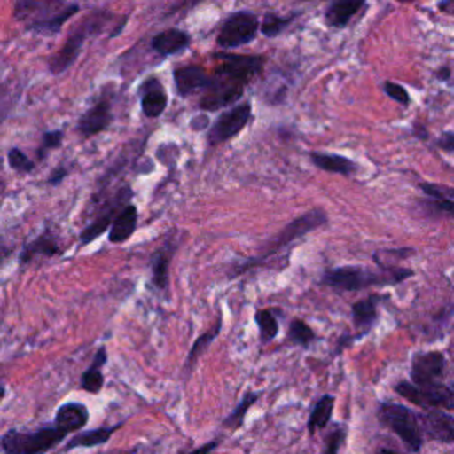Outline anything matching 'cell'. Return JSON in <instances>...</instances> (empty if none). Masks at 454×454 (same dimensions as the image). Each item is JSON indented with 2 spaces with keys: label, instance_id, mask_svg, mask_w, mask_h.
<instances>
[{
  "label": "cell",
  "instance_id": "36",
  "mask_svg": "<svg viewBox=\"0 0 454 454\" xmlns=\"http://www.w3.org/2000/svg\"><path fill=\"white\" fill-rule=\"evenodd\" d=\"M420 190L431 199H450L454 200V188L436 183H420Z\"/></svg>",
  "mask_w": 454,
  "mask_h": 454
},
{
  "label": "cell",
  "instance_id": "17",
  "mask_svg": "<svg viewBox=\"0 0 454 454\" xmlns=\"http://www.w3.org/2000/svg\"><path fill=\"white\" fill-rule=\"evenodd\" d=\"M124 426V422H119V424H114V426H99V427H94V429H85V431H78L76 434L71 436V440L66 442L64 445V452L67 450H73V449H89V447H96V445H103L106 443L112 434L115 431H119L121 427Z\"/></svg>",
  "mask_w": 454,
  "mask_h": 454
},
{
  "label": "cell",
  "instance_id": "21",
  "mask_svg": "<svg viewBox=\"0 0 454 454\" xmlns=\"http://www.w3.org/2000/svg\"><path fill=\"white\" fill-rule=\"evenodd\" d=\"M190 35L179 28H168L160 34H156L151 41V46L160 55H174L188 48Z\"/></svg>",
  "mask_w": 454,
  "mask_h": 454
},
{
  "label": "cell",
  "instance_id": "44",
  "mask_svg": "<svg viewBox=\"0 0 454 454\" xmlns=\"http://www.w3.org/2000/svg\"><path fill=\"white\" fill-rule=\"evenodd\" d=\"M434 76L438 78V80H449V76H450V69L447 67V66H442L440 69H436V73H434Z\"/></svg>",
  "mask_w": 454,
  "mask_h": 454
},
{
  "label": "cell",
  "instance_id": "2",
  "mask_svg": "<svg viewBox=\"0 0 454 454\" xmlns=\"http://www.w3.org/2000/svg\"><path fill=\"white\" fill-rule=\"evenodd\" d=\"M410 277H413V271L408 268L371 271L364 266H339L326 270L321 277V284L337 291H360L372 286H395Z\"/></svg>",
  "mask_w": 454,
  "mask_h": 454
},
{
  "label": "cell",
  "instance_id": "23",
  "mask_svg": "<svg viewBox=\"0 0 454 454\" xmlns=\"http://www.w3.org/2000/svg\"><path fill=\"white\" fill-rule=\"evenodd\" d=\"M310 161L321 168V170H326V172H332V174H340V176H353L356 174L358 170V165L346 158V156H340V154H326V153H310Z\"/></svg>",
  "mask_w": 454,
  "mask_h": 454
},
{
  "label": "cell",
  "instance_id": "19",
  "mask_svg": "<svg viewBox=\"0 0 454 454\" xmlns=\"http://www.w3.org/2000/svg\"><path fill=\"white\" fill-rule=\"evenodd\" d=\"M364 5L365 0H332L325 11V23L333 28H342Z\"/></svg>",
  "mask_w": 454,
  "mask_h": 454
},
{
  "label": "cell",
  "instance_id": "34",
  "mask_svg": "<svg viewBox=\"0 0 454 454\" xmlns=\"http://www.w3.org/2000/svg\"><path fill=\"white\" fill-rule=\"evenodd\" d=\"M293 21V16H277V14H266L262 18V23L259 25L261 32L266 35V37H275L278 35L287 25H291Z\"/></svg>",
  "mask_w": 454,
  "mask_h": 454
},
{
  "label": "cell",
  "instance_id": "14",
  "mask_svg": "<svg viewBox=\"0 0 454 454\" xmlns=\"http://www.w3.org/2000/svg\"><path fill=\"white\" fill-rule=\"evenodd\" d=\"M381 300H383V296H380V294H369L367 298L358 300L351 305V317H353L355 328L358 330V333H356L358 339L367 335L374 328L378 316H380L378 307H380Z\"/></svg>",
  "mask_w": 454,
  "mask_h": 454
},
{
  "label": "cell",
  "instance_id": "9",
  "mask_svg": "<svg viewBox=\"0 0 454 454\" xmlns=\"http://www.w3.org/2000/svg\"><path fill=\"white\" fill-rule=\"evenodd\" d=\"M259 30V18L250 11H238L225 18L220 27L216 44L222 50L239 48L250 41H254Z\"/></svg>",
  "mask_w": 454,
  "mask_h": 454
},
{
  "label": "cell",
  "instance_id": "15",
  "mask_svg": "<svg viewBox=\"0 0 454 454\" xmlns=\"http://www.w3.org/2000/svg\"><path fill=\"white\" fill-rule=\"evenodd\" d=\"M174 82H176V89L181 96H190L197 90H206L211 78L207 76V73L202 66L188 64V66H181L174 71Z\"/></svg>",
  "mask_w": 454,
  "mask_h": 454
},
{
  "label": "cell",
  "instance_id": "30",
  "mask_svg": "<svg viewBox=\"0 0 454 454\" xmlns=\"http://www.w3.org/2000/svg\"><path fill=\"white\" fill-rule=\"evenodd\" d=\"M277 310L273 309H257L254 314V321L259 330V339L261 342H270L277 337L278 333V319H277Z\"/></svg>",
  "mask_w": 454,
  "mask_h": 454
},
{
  "label": "cell",
  "instance_id": "48",
  "mask_svg": "<svg viewBox=\"0 0 454 454\" xmlns=\"http://www.w3.org/2000/svg\"><path fill=\"white\" fill-rule=\"evenodd\" d=\"M5 395V385H4V381L0 380V399Z\"/></svg>",
  "mask_w": 454,
  "mask_h": 454
},
{
  "label": "cell",
  "instance_id": "13",
  "mask_svg": "<svg viewBox=\"0 0 454 454\" xmlns=\"http://www.w3.org/2000/svg\"><path fill=\"white\" fill-rule=\"evenodd\" d=\"M417 420L422 436L454 445V415L440 410H424L417 413Z\"/></svg>",
  "mask_w": 454,
  "mask_h": 454
},
{
  "label": "cell",
  "instance_id": "26",
  "mask_svg": "<svg viewBox=\"0 0 454 454\" xmlns=\"http://www.w3.org/2000/svg\"><path fill=\"white\" fill-rule=\"evenodd\" d=\"M174 254V247L165 243L151 257V278L156 289L165 291L168 287V266Z\"/></svg>",
  "mask_w": 454,
  "mask_h": 454
},
{
  "label": "cell",
  "instance_id": "33",
  "mask_svg": "<svg viewBox=\"0 0 454 454\" xmlns=\"http://www.w3.org/2000/svg\"><path fill=\"white\" fill-rule=\"evenodd\" d=\"M420 206L426 209L429 216H449L454 220V200L450 199H431L420 202Z\"/></svg>",
  "mask_w": 454,
  "mask_h": 454
},
{
  "label": "cell",
  "instance_id": "27",
  "mask_svg": "<svg viewBox=\"0 0 454 454\" xmlns=\"http://www.w3.org/2000/svg\"><path fill=\"white\" fill-rule=\"evenodd\" d=\"M333 406H335V399L330 394H323L316 404L312 406V411L309 415L307 420V431L312 436L317 429H323L330 424L332 420V413H333Z\"/></svg>",
  "mask_w": 454,
  "mask_h": 454
},
{
  "label": "cell",
  "instance_id": "29",
  "mask_svg": "<svg viewBox=\"0 0 454 454\" xmlns=\"http://www.w3.org/2000/svg\"><path fill=\"white\" fill-rule=\"evenodd\" d=\"M55 254H60V247L59 243L50 238L48 234H43L39 236L37 239H34L32 243H28L21 254H20V262L25 264V262H30L34 257L37 255H44V257H50V255H55Z\"/></svg>",
  "mask_w": 454,
  "mask_h": 454
},
{
  "label": "cell",
  "instance_id": "43",
  "mask_svg": "<svg viewBox=\"0 0 454 454\" xmlns=\"http://www.w3.org/2000/svg\"><path fill=\"white\" fill-rule=\"evenodd\" d=\"M197 2H200V0H181L179 4H176V5L170 9V12H177V11L190 9V7H193Z\"/></svg>",
  "mask_w": 454,
  "mask_h": 454
},
{
  "label": "cell",
  "instance_id": "37",
  "mask_svg": "<svg viewBox=\"0 0 454 454\" xmlns=\"http://www.w3.org/2000/svg\"><path fill=\"white\" fill-rule=\"evenodd\" d=\"M383 90H385V94H387L390 99H394L395 103H399V105H403V106L410 105V94H408V90H406L403 85H399V83L388 80V82L383 83Z\"/></svg>",
  "mask_w": 454,
  "mask_h": 454
},
{
  "label": "cell",
  "instance_id": "4",
  "mask_svg": "<svg viewBox=\"0 0 454 454\" xmlns=\"http://www.w3.org/2000/svg\"><path fill=\"white\" fill-rule=\"evenodd\" d=\"M67 434L53 422L34 431L9 429L0 438V449L5 454H46L55 449Z\"/></svg>",
  "mask_w": 454,
  "mask_h": 454
},
{
  "label": "cell",
  "instance_id": "6",
  "mask_svg": "<svg viewBox=\"0 0 454 454\" xmlns=\"http://www.w3.org/2000/svg\"><path fill=\"white\" fill-rule=\"evenodd\" d=\"M110 14L106 12H92L89 14V18L80 23L73 34L67 37V41L64 43V46L60 48L59 53H55L51 59H50V71L53 74H59L62 71H66L74 60L76 57L80 55L82 51V46H83V41L89 37V35H94V34H99L105 30V27L110 23Z\"/></svg>",
  "mask_w": 454,
  "mask_h": 454
},
{
  "label": "cell",
  "instance_id": "18",
  "mask_svg": "<svg viewBox=\"0 0 454 454\" xmlns=\"http://www.w3.org/2000/svg\"><path fill=\"white\" fill-rule=\"evenodd\" d=\"M112 122V108L108 101L96 103L90 110H87L78 121V131L85 137L96 135L103 131Z\"/></svg>",
  "mask_w": 454,
  "mask_h": 454
},
{
  "label": "cell",
  "instance_id": "47",
  "mask_svg": "<svg viewBox=\"0 0 454 454\" xmlns=\"http://www.w3.org/2000/svg\"><path fill=\"white\" fill-rule=\"evenodd\" d=\"M374 454H397V452H394V450H390V449H380V450H376Z\"/></svg>",
  "mask_w": 454,
  "mask_h": 454
},
{
  "label": "cell",
  "instance_id": "22",
  "mask_svg": "<svg viewBox=\"0 0 454 454\" xmlns=\"http://www.w3.org/2000/svg\"><path fill=\"white\" fill-rule=\"evenodd\" d=\"M167 106V92L156 78H151L142 87V112L147 117H158Z\"/></svg>",
  "mask_w": 454,
  "mask_h": 454
},
{
  "label": "cell",
  "instance_id": "3",
  "mask_svg": "<svg viewBox=\"0 0 454 454\" xmlns=\"http://www.w3.org/2000/svg\"><path fill=\"white\" fill-rule=\"evenodd\" d=\"M326 220H328V218H326L325 209H321V207H312V209H309L307 213H303V215L296 216L294 220H291L280 232H277V236H273V238L262 247V250H261L255 257H250V259H247L245 262H241L239 266L232 268V271H231L229 275H231V277H238V275L248 271L250 268H254V266H257V264H262V261H266L268 257L278 254L282 248H286V247L291 245L293 241H296V239H300L301 236L309 234L310 231H314V229L325 225Z\"/></svg>",
  "mask_w": 454,
  "mask_h": 454
},
{
  "label": "cell",
  "instance_id": "40",
  "mask_svg": "<svg viewBox=\"0 0 454 454\" xmlns=\"http://www.w3.org/2000/svg\"><path fill=\"white\" fill-rule=\"evenodd\" d=\"M436 145H438L442 151L452 153V151H454V131H445V133H442V135L436 138Z\"/></svg>",
  "mask_w": 454,
  "mask_h": 454
},
{
  "label": "cell",
  "instance_id": "28",
  "mask_svg": "<svg viewBox=\"0 0 454 454\" xmlns=\"http://www.w3.org/2000/svg\"><path fill=\"white\" fill-rule=\"evenodd\" d=\"M261 390H248L243 394V397L239 399V403L232 408V411L222 420V426L227 429H239L245 422V417L248 413V410L259 401L261 397Z\"/></svg>",
  "mask_w": 454,
  "mask_h": 454
},
{
  "label": "cell",
  "instance_id": "45",
  "mask_svg": "<svg viewBox=\"0 0 454 454\" xmlns=\"http://www.w3.org/2000/svg\"><path fill=\"white\" fill-rule=\"evenodd\" d=\"M413 133H415V137H419V138H427V131L424 129L422 124H415V126H413Z\"/></svg>",
  "mask_w": 454,
  "mask_h": 454
},
{
  "label": "cell",
  "instance_id": "41",
  "mask_svg": "<svg viewBox=\"0 0 454 454\" xmlns=\"http://www.w3.org/2000/svg\"><path fill=\"white\" fill-rule=\"evenodd\" d=\"M62 140V133L60 131H50L44 135L43 138V147L44 149H51V147H57Z\"/></svg>",
  "mask_w": 454,
  "mask_h": 454
},
{
  "label": "cell",
  "instance_id": "8",
  "mask_svg": "<svg viewBox=\"0 0 454 454\" xmlns=\"http://www.w3.org/2000/svg\"><path fill=\"white\" fill-rule=\"evenodd\" d=\"M216 59L218 66L215 69V74L241 83L243 87L261 74L266 62V57L262 55H243L231 51H220L216 53Z\"/></svg>",
  "mask_w": 454,
  "mask_h": 454
},
{
  "label": "cell",
  "instance_id": "24",
  "mask_svg": "<svg viewBox=\"0 0 454 454\" xmlns=\"http://www.w3.org/2000/svg\"><path fill=\"white\" fill-rule=\"evenodd\" d=\"M137 220H138V213L137 207L131 204H126L117 215L115 220L110 227V234L108 239L112 243H122L126 241L137 229Z\"/></svg>",
  "mask_w": 454,
  "mask_h": 454
},
{
  "label": "cell",
  "instance_id": "1",
  "mask_svg": "<svg viewBox=\"0 0 454 454\" xmlns=\"http://www.w3.org/2000/svg\"><path fill=\"white\" fill-rule=\"evenodd\" d=\"M80 11L69 0H14L12 16L27 30L44 35L59 34L62 25Z\"/></svg>",
  "mask_w": 454,
  "mask_h": 454
},
{
  "label": "cell",
  "instance_id": "39",
  "mask_svg": "<svg viewBox=\"0 0 454 454\" xmlns=\"http://www.w3.org/2000/svg\"><path fill=\"white\" fill-rule=\"evenodd\" d=\"M220 443H222L220 438H213V440L207 442V443H202V445H199V447H195V449H192V450L179 452V454H211Z\"/></svg>",
  "mask_w": 454,
  "mask_h": 454
},
{
  "label": "cell",
  "instance_id": "46",
  "mask_svg": "<svg viewBox=\"0 0 454 454\" xmlns=\"http://www.w3.org/2000/svg\"><path fill=\"white\" fill-rule=\"evenodd\" d=\"M137 452H138V445L129 450H115V452H103V454H137Z\"/></svg>",
  "mask_w": 454,
  "mask_h": 454
},
{
  "label": "cell",
  "instance_id": "11",
  "mask_svg": "<svg viewBox=\"0 0 454 454\" xmlns=\"http://www.w3.org/2000/svg\"><path fill=\"white\" fill-rule=\"evenodd\" d=\"M447 367V358L442 351H420L411 356L410 378L417 387L431 385L440 381Z\"/></svg>",
  "mask_w": 454,
  "mask_h": 454
},
{
  "label": "cell",
  "instance_id": "7",
  "mask_svg": "<svg viewBox=\"0 0 454 454\" xmlns=\"http://www.w3.org/2000/svg\"><path fill=\"white\" fill-rule=\"evenodd\" d=\"M394 392L424 410H454V388L440 381L417 387L411 381H397Z\"/></svg>",
  "mask_w": 454,
  "mask_h": 454
},
{
  "label": "cell",
  "instance_id": "32",
  "mask_svg": "<svg viewBox=\"0 0 454 454\" xmlns=\"http://www.w3.org/2000/svg\"><path fill=\"white\" fill-rule=\"evenodd\" d=\"M115 211H117V204L114 202V204H112L105 213H101L89 227L83 229V232H82V236H80V243H82V245H87V243H90L92 239H96L99 234H103V232L106 231L108 223L114 220Z\"/></svg>",
  "mask_w": 454,
  "mask_h": 454
},
{
  "label": "cell",
  "instance_id": "38",
  "mask_svg": "<svg viewBox=\"0 0 454 454\" xmlns=\"http://www.w3.org/2000/svg\"><path fill=\"white\" fill-rule=\"evenodd\" d=\"M7 160H9V165L18 172H30L34 168V163L20 149H11L7 154Z\"/></svg>",
  "mask_w": 454,
  "mask_h": 454
},
{
  "label": "cell",
  "instance_id": "35",
  "mask_svg": "<svg viewBox=\"0 0 454 454\" xmlns=\"http://www.w3.org/2000/svg\"><path fill=\"white\" fill-rule=\"evenodd\" d=\"M346 426L344 424H337L333 427V431L328 434L326 442H325V449H323V454H339L344 440H346Z\"/></svg>",
  "mask_w": 454,
  "mask_h": 454
},
{
  "label": "cell",
  "instance_id": "16",
  "mask_svg": "<svg viewBox=\"0 0 454 454\" xmlns=\"http://www.w3.org/2000/svg\"><path fill=\"white\" fill-rule=\"evenodd\" d=\"M87 422H89V410L85 404L76 401H69L59 406L53 419V424L60 427L66 434L82 431L87 426Z\"/></svg>",
  "mask_w": 454,
  "mask_h": 454
},
{
  "label": "cell",
  "instance_id": "25",
  "mask_svg": "<svg viewBox=\"0 0 454 454\" xmlns=\"http://www.w3.org/2000/svg\"><path fill=\"white\" fill-rule=\"evenodd\" d=\"M220 330H222V314L216 317V321H215L213 326H209L204 333H200V335L193 340V344H192V348H190V351H188V355H186L184 365H183V371H184L186 376L193 371V367H195L197 360L202 356V353H204V351L213 344V340L218 337Z\"/></svg>",
  "mask_w": 454,
  "mask_h": 454
},
{
  "label": "cell",
  "instance_id": "5",
  "mask_svg": "<svg viewBox=\"0 0 454 454\" xmlns=\"http://www.w3.org/2000/svg\"><path fill=\"white\" fill-rule=\"evenodd\" d=\"M376 417L381 426L390 429L399 440L408 447L410 452H420L424 445V436L419 427L417 413L411 411L408 406L392 401H381L378 404Z\"/></svg>",
  "mask_w": 454,
  "mask_h": 454
},
{
  "label": "cell",
  "instance_id": "42",
  "mask_svg": "<svg viewBox=\"0 0 454 454\" xmlns=\"http://www.w3.org/2000/svg\"><path fill=\"white\" fill-rule=\"evenodd\" d=\"M438 11L449 16H454V0H440L438 2Z\"/></svg>",
  "mask_w": 454,
  "mask_h": 454
},
{
  "label": "cell",
  "instance_id": "20",
  "mask_svg": "<svg viewBox=\"0 0 454 454\" xmlns=\"http://www.w3.org/2000/svg\"><path fill=\"white\" fill-rule=\"evenodd\" d=\"M106 364V348L99 346L98 351L94 353V358L90 365L82 372L80 376V387L89 392V394H99L103 385H105V376H103V365Z\"/></svg>",
  "mask_w": 454,
  "mask_h": 454
},
{
  "label": "cell",
  "instance_id": "12",
  "mask_svg": "<svg viewBox=\"0 0 454 454\" xmlns=\"http://www.w3.org/2000/svg\"><path fill=\"white\" fill-rule=\"evenodd\" d=\"M241 96H243L241 83H236L232 80L215 74V78H211L209 85L206 87L204 96L199 101V106L207 112H213V110H218L223 106H234V103Z\"/></svg>",
  "mask_w": 454,
  "mask_h": 454
},
{
  "label": "cell",
  "instance_id": "49",
  "mask_svg": "<svg viewBox=\"0 0 454 454\" xmlns=\"http://www.w3.org/2000/svg\"><path fill=\"white\" fill-rule=\"evenodd\" d=\"M395 2H403V4H406V2H413V0H395Z\"/></svg>",
  "mask_w": 454,
  "mask_h": 454
},
{
  "label": "cell",
  "instance_id": "31",
  "mask_svg": "<svg viewBox=\"0 0 454 454\" xmlns=\"http://www.w3.org/2000/svg\"><path fill=\"white\" fill-rule=\"evenodd\" d=\"M316 339H317V335L309 323H305L303 319H298V317L291 319L289 328H287V342H291L293 346L309 348Z\"/></svg>",
  "mask_w": 454,
  "mask_h": 454
},
{
  "label": "cell",
  "instance_id": "10",
  "mask_svg": "<svg viewBox=\"0 0 454 454\" xmlns=\"http://www.w3.org/2000/svg\"><path fill=\"white\" fill-rule=\"evenodd\" d=\"M250 117H252V103L250 101H243L239 105L231 106L229 110L220 114V117L211 126V129L207 133V142L211 145H216V144L234 138L248 124Z\"/></svg>",
  "mask_w": 454,
  "mask_h": 454
}]
</instances>
